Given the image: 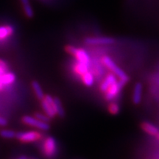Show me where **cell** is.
<instances>
[{
	"label": "cell",
	"instance_id": "cell-24",
	"mask_svg": "<svg viewBox=\"0 0 159 159\" xmlns=\"http://www.w3.org/2000/svg\"><path fill=\"white\" fill-rule=\"evenodd\" d=\"M18 159H27V157H26L25 156H20Z\"/></svg>",
	"mask_w": 159,
	"mask_h": 159
},
{
	"label": "cell",
	"instance_id": "cell-17",
	"mask_svg": "<svg viewBox=\"0 0 159 159\" xmlns=\"http://www.w3.org/2000/svg\"><path fill=\"white\" fill-rule=\"evenodd\" d=\"M54 102H55V105L56 114L58 115V116H61V117L64 116L65 112H64V110H63V108L62 106V103H61L60 99L57 98V97H55V98H54Z\"/></svg>",
	"mask_w": 159,
	"mask_h": 159
},
{
	"label": "cell",
	"instance_id": "cell-19",
	"mask_svg": "<svg viewBox=\"0 0 159 159\" xmlns=\"http://www.w3.org/2000/svg\"><path fill=\"white\" fill-rule=\"evenodd\" d=\"M120 108L119 105L116 102H111L108 106V111L111 114L116 115L119 113Z\"/></svg>",
	"mask_w": 159,
	"mask_h": 159
},
{
	"label": "cell",
	"instance_id": "cell-1",
	"mask_svg": "<svg viewBox=\"0 0 159 159\" xmlns=\"http://www.w3.org/2000/svg\"><path fill=\"white\" fill-rule=\"evenodd\" d=\"M102 62L109 70L111 71V72H112L113 74H114L117 77H118L119 80L124 81V82L126 83L128 82L129 77L128 76V75H127L122 69L119 68L118 66L113 61V60L111 59L110 57L107 56V55L103 56L102 57Z\"/></svg>",
	"mask_w": 159,
	"mask_h": 159
},
{
	"label": "cell",
	"instance_id": "cell-15",
	"mask_svg": "<svg viewBox=\"0 0 159 159\" xmlns=\"http://www.w3.org/2000/svg\"><path fill=\"white\" fill-rule=\"evenodd\" d=\"M32 87H33V91H34L35 95H36L37 98L40 99V100H42L44 98V94H43V92L41 89V85H39V83L36 82V81H33V83H32Z\"/></svg>",
	"mask_w": 159,
	"mask_h": 159
},
{
	"label": "cell",
	"instance_id": "cell-14",
	"mask_svg": "<svg viewBox=\"0 0 159 159\" xmlns=\"http://www.w3.org/2000/svg\"><path fill=\"white\" fill-rule=\"evenodd\" d=\"M81 77H82V80L84 84L86 85V86H92L93 84L94 83V78L93 75L91 74L90 71H86L84 74L81 75Z\"/></svg>",
	"mask_w": 159,
	"mask_h": 159
},
{
	"label": "cell",
	"instance_id": "cell-9",
	"mask_svg": "<svg viewBox=\"0 0 159 159\" xmlns=\"http://www.w3.org/2000/svg\"><path fill=\"white\" fill-rule=\"evenodd\" d=\"M143 86L142 83H137L134 85V91H133V102L135 105H139L142 101Z\"/></svg>",
	"mask_w": 159,
	"mask_h": 159
},
{
	"label": "cell",
	"instance_id": "cell-23",
	"mask_svg": "<svg viewBox=\"0 0 159 159\" xmlns=\"http://www.w3.org/2000/svg\"><path fill=\"white\" fill-rule=\"evenodd\" d=\"M7 122L5 119L0 116V125H1V126H5V125H7Z\"/></svg>",
	"mask_w": 159,
	"mask_h": 159
},
{
	"label": "cell",
	"instance_id": "cell-16",
	"mask_svg": "<svg viewBox=\"0 0 159 159\" xmlns=\"http://www.w3.org/2000/svg\"><path fill=\"white\" fill-rule=\"evenodd\" d=\"M16 80V76L13 73L11 72H6L4 74L2 77V83L4 85H10L13 83Z\"/></svg>",
	"mask_w": 159,
	"mask_h": 159
},
{
	"label": "cell",
	"instance_id": "cell-13",
	"mask_svg": "<svg viewBox=\"0 0 159 159\" xmlns=\"http://www.w3.org/2000/svg\"><path fill=\"white\" fill-rule=\"evenodd\" d=\"M20 2H21V5H22L26 16L29 18V19L33 18V16H34V12H33V10L29 2V0H20Z\"/></svg>",
	"mask_w": 159,
	"mask_h": 159
},
{
	"label": "cell",
	"instance_id": "cell-4",
	"mask_svg": "<svg viewBox=\"0 0 159 159\" xmlns=\"http://www.w3.org/2000/svg\"><path fill=\"white\" fill-rule=\"evenodd\" d=\"M41 106L49 118H53L57 114L54 98H52L50 95H46L43 99L41 100Z\"/></svg>",
	"mask_w": 159,
	"mask_h": 159
},
{
	"label": "cell",
	"instance_id": "cell-20",
	"mask_svg": "<svg viewBox=\"0 0 159 159\" xmlns=\"http://www.w3.org/2000/svg\"><path fill=\"white\" fill-rule=\"evenodd\" d=\"M16 135L15 132L9 130H2L0 132V136L5 139H13L16 137Z\"/></svg>",
	"mask_w": 159,
	"mask_h": 159
},
{
	"label": "cell",
	"instance_id": "cell-25",
	"mask_svg": "<svg viewBox=\"0 0 159 159\" xmlns=\"http://www.w3.org/2000/svg\"><path fill=\"white\" fill-rule=\"evenodd\" d=\"M156 138H157V139H159V133H158V134H157V136H156Z\"/></svg>",
	"mask_w": 159,
	"mask_h": 159
},
{
	"label": "cell",
	"instance_id": "cell-5",
	"mask_svg": "<svg viewBox=\"0 0 159 159\" xmlns=\"http://www.w3.org/2000/svg\"><path fill=\"white\" fill-rule=\"evenodd\" d=\"M125 84H126V83L119 80V81L117 80L116 83L111 85L105 92V99L108 101H111L113 99H114L119 94V92L122 90V89L124 87Z\"/></svg>",
	"mask_w": 159,
	"mask_h": 159
},
{
	"label": "cell",
	"instance_id": "cell-22",
	"mask_svg": "<svg viewBox=\"0 0 159 159\" xmlns=\"http://www.w3.org/2000/svg\"><path fill=\"white\" fill-rule=\"evenodd\" d=\"M7 71V69H6L3 67L0 66V91H2L4 88V84L2 83V77L5 73Z\"/></svg>",
	"mask_w": 159,
	"mask_h": 159
},
{
	"label": "cell",
	"instance_id": "cell-3",
	"mask_svg": "<svg viewBox=\"0 0 159 159\" xmlns=\"http://www.w3.org/2000/svg\"><path fill=\"white\" fill-rule=\"evenodd\" d=\"M43 155L47 158H51L57 153V144L53 137L49 136L45 140L43 148Z\"/></svg>",
	"mask_w": 159,
	"mask_h": 159
},
{
	"label": "cell",
	"instance_id": "cell-18",
	"mask_svg": "<svg viewBox=\"0 0 159 159\" xmlns=\"http://www.w3.org/2000/svg\"><path fill=\"white\" fill-rule=\"evenodd\" d=\"M75 70L77 73V74L82 75L84 74L85 72L88 71L89 65L85 64V63H83L80 62H77V63L75 65Z\"/></svg>",
	"mask_w": 159,
	"mask_h": 159
},
{
	"label": "cell",
	"instance_id": "cell-12",
	"mask_svg": "<svg viewBox=\"0 0 159 159\" xmlns=\"http://www.w3.org/2000/svg\"><path fill=\"white\" fill-rule=\"evenodd\" d=\"M14 33V28L11 25H5L0 27V40H4L11 36Z\"/></svg>",
	"mask_w": 159,
	"mask_h": 159
},
{
	"label": "cell",
	"instance_id": "cell-11",
	"mask_svg": "<svg viewBox=\"0 0 159 159\" xmlns=\"http://www.w3.org/2000/svg\"><path fill=\"white\" fill-rule=\"evenodd\" d=\"M141 128L143 131H144L146 134L150 135V136H156L159 133L158 128L149 122H143L141 125Z\"/></svg>",
	"mask_w": 159,
	"mask_h": 159
},
{
	"label": "cell",
	"instance_id": "cell-2",
	"mask_svg": "<svg viewBox=\"0 0 159 159\" xmlns=\"http://www.w3.org/2000/svg\"><path fill=\"white\" fill-rule=\"evenodd\" d=\"M65 50L71 55H73L77 60L78 62L89 64L90 62V57L87 52L85 49L81 48H76L74 46L67 45L65 47Z\"/></svg>",
	"mask_w": 159,
	"mask_h": 159
},
{
	"label": "cell",
	"instance_id": "cell-6",
	"mask_svg": "<svg viewBox=\"0 0 159 159\" xmlns=\"http://www.w3.org/2000/svg\"><path fill=\"white\" fill-rule=\"evenodd\" d=\"M16 137L22 142H33L41 138V134L37 131L20 132L16 135Z\"/></svg>",
	"mask_w": 159,
	"mask_h": 159
},
{
	"label": "cell",
	"instance_id": "cell-8",
	"mask_svg": "<svg viewBox=\"0 0 159 159\" xmlns=\"http://www.w3.org/2000/svg\"><path fill=\"white\" fill-rule=\"evenodd\" d=\"M115 39L110 37H89L85 39L88 45H110L115 43Z\"/></svg>",
	"mask_w": 159,
	"mask_h": 159
},
{
	"label": "cell",
	"instance_id": "cell-7",
	"mask_svg": "<svg viewBox=\"0 0 159 159\" xmlns=\"http://www.w3.org/2000/svg\"><path fill=\"white\" fill-rule=\"evenodd\" d=\"M22 121L25 124L35 127V128L40 129V130H48L49 129V125L48 122H42V121L39 120L37 118H34V117L25 116L22 118Z\"/></svg>",
	"mask_w": 159,
	"mask_h": 159
},
{
	"label": "cell",
	"instance_id": "cell-21",
	"mask_svg": "<svg viewBox=\"0 0 159 159\" xmlns=\"http://www.w3.org/2000/svg\"><path fill=\"white\" fill-rule=\"evenodd\" d=\"M35 117L37 118L39 120L42 121V122H48L49 120H50V118L48 116H46V115L41 114V113H35Z\"/></svg>",
	"mask_w": 159,
	"mask_h": 159
},
{
	"label": "cell",
	"instance_id": "cell-10",
	"mask_svg": "<svg viewBox=\"0 0 159 159\" xmlns=\"http://www.w3.org/2000/svg\"><path fill=\"white\" fill-rule=\"evenodd\" d=\"M117 81V77L113 73L109 74L107 75V77H105L104 80L102 81V83L100 85V90L102 92H105L107 89L111 86V85L114 84V83H116Z\"/></svg>",
	"mask_w": 159,
	"mask_h": 159
}]
</instances>
